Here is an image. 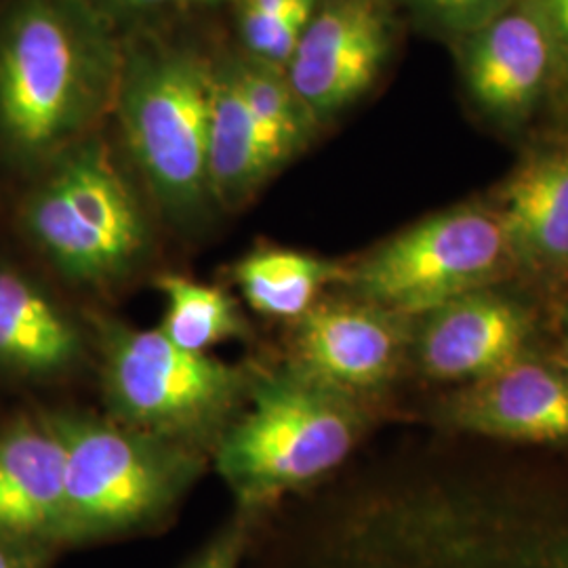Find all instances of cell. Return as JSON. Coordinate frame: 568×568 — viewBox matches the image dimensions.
Here are the masks:
<instances>
[{"mask_svg":"<svg viewBox=\"0 0 568 568\" xmlns=\"http://www.w3.org/2000/svg\"><path fill=\"white\" fill-rule=\"evenodd\" d=\"M427 450L344 509L316 568H568V445Z\"/></svg>","mask_w":568,"mask_h":568,"instance_id":"1","label":"cell"},{"mask_svg":"<svg viewBox=\"0 0 568 568\" xmlns=\"http://www.w3.org/2000/svg\"><path fill=\"white\" fill-rule=\"evenodd\" d=\"M102 23L74 2L30 0L0 34V124L26 152L77 135L114 81Z\"/></svg>","mask_w":568,"mask_h":568,"instance_id":"2","label":"cell"},{"mask_svg":"<svg viewBox=\"0 0 568 568\" xmlns=\"http://www.w3.org/2000/svg\"><path fill=\"white\" fill-rule=\"evenodd\" d=\"M363 434L352 396L297 368L265 377L217 445V467L244 506L312 485L342 466Z\"/></svg>","mask_w":568,"mask_h":568,"instance_id":"3","label":"cell"},{"mask_svg":"<svg viewBox=\"0 0 568 568\" xmlns=\"http://www.w3.org/2000/svg\"><path fill=\"white\" fill-rule=\"evenodd\" d=\"M65 450L61 539H91L163 518L201 471L194 447L121 422L82 415L49 419Z\"/></svg>","mask_w":568,"mask_h":568,"instance_id":"4","label":"cell"},{"mask_svg":"<svg viewBox=\"0 0 568 568\" xmlns=\"http://www.w3.org/2000/svg\"><path fill=\"white\" fill-rule=\"evenodd\" d=\"M103 386L121 424L192 447L227 424L246 379L206 352L173 344L161 328L108 325Z\"/></svg>","mask_w":568,"mask_h":568,"instance_id":"5","label":"cell"},{"mask_svg":"<svg viewBox=\"0 0 568 568\" xmlns=\"http://www.w3.org/2000/svg\"><path fill=\"white\" fill-rule=\"evenodd\" d=\"M514 264L497 211L466 204L410 225L375 248L354 272V283L366 302L415 316L493 286Z\"/></svg>","mask_w":568,"mask_h":568,"instance_id":"6","label":"cell"},{"mask_svg":"<svg viewBox=\"0 0 568 568\" xmlns=\"http://www.w3.org/2000/svg\"><path fill=\"white\" fill-rule=\"evenodd\" d=\"M211 91L213 72L185 51L143 53L122 74L119 114L129 150L173 209H192L209 194Z\"/></svg>","mask_w":568,"mask_h":568,"instance_id":"7","label":"cell"},{"mask_svg":"<svg viewBox=\"0 0 568 568\" xmlns=\"http://www.w3.org/2000/svg\"><path fill=\"white\" fill-rule=\"evenodd\" d=\"M28 222L61 270L84 283L114 278L145 244L140 206L98 145L61 164L28 206Z\"/></svg>","mask_w":568,"mask_h":568,"instance_id":"8","label":"cell"},{"mask_svg":"<svg viewBox=\"0 0 568 568\" xmlns=\"http://www.w3.org/2000/svg\"><path fill=\"white\" fill-rule=\"evenodd\" d=\"M392 39L382 0H333L307 23L286 63V81L312 119H328L377 81Z\"/></svg>","mask_w":568,"mask_h":568,"instance_id":"9","label":"cell"},{"mask_svg":"<svg viewBox=\"0 0 568 568\" xmlns=\"http://www.w3.org/2000/svg\"><path fill=\"white\" fill-rule=\"evenodd\" d=\"M295 366L347 396L392 379L405 352L403 316L371 302L314 304L297 318Z\"/></svg>","mask_w":568,"mask_h":568,"instance_id":"10","label":"cell"},{"mask_svg":"<svg viewBox=\"0 0 568 568\" xmlns=\"http://www.w3.org/2000/svg\"><path fill=\"white\" fill-rule=\"evenodd\" d=\"M447 422L476 438L568 445V373L525 354L457 392Z\"/></svg>","mask_w":568,"mask_h":568,"instance_id":"11","label":"cell"},{"mask_svg":"<svg viewBox=\"0 0 568 568\" xmlns=\"http://www.w3.org/2000/svg\"><path fill=\"white\" fill-rule=\"evenodd\" d=\"M419 365L440 382H474L527 354V307L493 286L466 293L426 314Z\"/></svg>","mask_w":568,"mask_h":568,"instance_id":"12","label":"cell"},{"mask_svg":"<svg viewBox=\"0 0 568 568\" xmlns=\"http://www.w3.org/2000/svg\"><path fill=\"white\" fill-rule=\"evenodd\" d=\"M471 100L499 121H523L554 87L546 30L527 9L497 13L476 28L464 53Z\"/></svg>","mask_w":568,"mask_h":568,"instance_id":"13","label":"cell"},{"mask_svg":"<svg viewBox=\"0 0 568 568\" xmlns=\"http://www.w3.org/2000/svg\"><path fill=\"white\" fill-rule=\"evenodd\" d=\"M65 450L51 422H21L0 436V535L61 539Z\"/></svg>","mask_w":568,"mask_h":568,"instance_id":"14","label":"cell"},{"mask_svg":"<svg viewBox=\"0 0 568 568\" xmlns=\"http://www.w3.org/2000/svg\"><path fill=\"white\" fill-rule=\"evenodd\" d=\"M495 211L516 264L568 267V145L520 164L504 183Z\"/></svg>","mask_w":568,"mask_h":568,"instance_id":"15","label":"cell"},{"mask_svg":"<svg viewBox=\"0 0 568 568\" xmlns=\"http://www.w3.org/2000/svg\"><path fill=\"white\" fill-rule=\"evenodd\" d=\"M79 333L39 288L13 272H0V363L28 373L70 365Z\"/></svg>","mask_w":568,"mask_h":568,"instance_id":"16","label":"cell"},{"mask_svg":"<svg viewBox=\"0 0 568 568\" xmlns=\"http://www.w3.org/2000/svg\"><path fill=\"white\" fill-rule=\"evenodd\" d=\"M267 175L236 65L213 72L206 133L209 194L224 204L241 203Z\"/></svg>","mask_w":568,"mask_h":568,"instance_id":"17","label":"cell"},{"mask_svg":"<svg viewBox=\"0 0 568 568\" xmlns=\"http://www.w3.org/2000/svg\"><path fill=\"white\" fill-rule=\"evenodd\" d=\"M234 278L253 310L297 321L316 304L326 284L342 278V270L316 255L270 248L244 257Z\"/></svg>","mask_w":568,"mask_h":568,"instance_id":"18","label":"cell"},{"mask_svg":"<svg viewBox=\"0 0 568 568\" xmlns=\"http://www.w3.org/2000/svg\"><path fill=\"white\" fill-rule=\"evenodd\" d=\"M236 72L265 166L272 173L304 143L312 116L276 65L244 63L236 65Z\"/></svg>","mask_w":568,"mask_h":568,"instance_id":"19","label":"cell"},{"mask_svg":"<svg viewBox=\"0 0 568 568\" xmlns=\"http://www.w3.org/2000/svg\"><path fill=\"white\" fill-rule=\"evenodd\" d=\"M159 286L166 297L161 331L173 344L190 352H206L244 335L241 312L224 291L183 276H163Z\"/></svg>","mask_w":568,"mask_h":568,"instance_id":"20","label":"cell"},{"mask_svg":"<svg viewBox=\"0 0 568 568\" xmlns=\"http://www.w3.org/2000/svg\"><path fill=\"white\" fill-rule=\"evenodd\" d=\"M318 4L321 0H302L278 16H257L243 11L241 30L246 47L257 60L270 65L288 63Z\"/></svg>","mask_w":568,"mask_h":568,"instance_id":"21","label":"cell"},{"mask_svg":"<svg viewBox=\"0 0 568 568\" xmlns=\"http://www.w3.org/2000/svg\"><path fill=\"white\" fill-rule=\"evenodd\" d=\"M520 7L546 30L554 53V87L568 91V0H523Z\"/></svg>","mask_w":568,"mask_h":568,"instance_id":"22","label":"cell"},{"mask_svg":"<svg viewBox=\"0 0 568 568\" xmlns=\"http://www.w3.org/2000/svg\"><path fill=\"white\" fill-rule=\"evenodd\" d=\"M453 28H480L499 13L504 0H415Z\"/></svg>","mask_w":568,"mask_h":568,"instance_id":"23","label":"cell"},{"mask_svg":"<svg viewBox=\"0 0 568 568\" xmlns=\"http://www.w3.org/2000/svg\"><path fill=\"white\" fill-rule=\"evenodd\" d=\"M241 556V532L230 530L220 541H215L192 568H236Z\"/></svg>","mask_w":568,"mask_h":568,"instance_id":"24","label":"cell"},{"mask_svg":"<svg viewBox=\"0 0 568 568\" xmlns=\"http://www.w3.org/2000/svg\"><path fill=\"white\" fill-rule=\"evenodd\" d=\"M0 568H41L28 541L0 535Z\"/></svg>","mask_w":568,"mask_h":568,"instance_id":"25","label":"cell"},{"mask_svg":"<svg viewBox=\"0 0 568 568\" xmlns=\"http://www.w3.org/2000/svg\"><path fill=\"white\" fill-rule=\"evenodd\" d=\"M121 4H129V7H159L164 2H171V0H116Z\"/></svg>","mask_w":568,"mask_h":568,"instance_id":"26","label":"cell"},{"mask_svg":"<svg viewBox=\"0 0 568 568\" xmlns=\"http://www.w3.org/2000/svg\"><path fill=\"white\" fill-rule=\"evenodd\" d=\"M565 349H567V356H568V321H567V342H565Z\"/></svg>","mask_w":568,"mask_h":568,"instance_id":"27","label":"cell"}]
</instances>
